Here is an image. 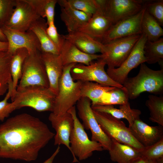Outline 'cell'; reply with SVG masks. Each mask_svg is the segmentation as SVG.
Returning a JSON list of instances; mask_svg holds the SVG:
<instances>
[{
    "instance_id": "cell-32",
    "label": "cell",
    "mask_w": 163,
    "mask_h": 163,
    "mask_svg": "<svg viewBox=\"0 0 163 163\" xmlns=\"http://www.w3.org/2000/svg\"><path fill=\"white\" fill-rule=\"evenodd\" d=\"M145 104L149 111V120L163 126V97L150 95Z\"/></svg>"
},
{
    "instance_id": "cell-8",
    "label": "cell",
    "mask_w": 163,
    "mask_h": 163,
    "mask_svg": "<svg viewBox=\"0 0 163 163\" xmlns=\"http://www.w3.org/2000/svg\"><path fill=\"white\" fill-rule=\"evenodd\" d=\"M106 65L102 58L88 65L76 64L71 69V75L75 81L92 82L111 87H123V85L113 80L108 75L105 70Z\"/></svg>"
},
{
    "instance_id": "cell-21",
    "label": "cell",
    "mask_w": 163,
    "mask_h": 163,
    "mask_svg": "<svg viewBox=\"0 0 163 163\" xmlns=\"http://www.w3.org/2000/svg\"><path fill=\"white\" fill-rule=\"evenodd\" d=\"M65 39L82 52L89 54L102 53L104 44L88 34L80 31L64 35Z\"/></svg>"
},
{
    "instance_id": "cell-28",
    "label": "cell",
    "mask_w": 163,
    "mask_h": 163,
    "mask_svg": "<svg viewBox=\"0 0 163 163\" xmlns=\"http://www.w3.org/2000/svg\"><path fill=\"white\" fill-rule=\"evenodd\" d=\"M142 34L148 41L154 42L163 35V29L159 24L146 11L143 16L141 24Z\"/></svg>"
},
{
    "instance_id": "cell-30",
    "label": "cell",
    "mask_w": 163,
    "mask_h": 163,
    "mask_svg": "<svg viewBox=\"0 0 163 163\" xmlns=\"http://www.w3.org/2000/svg\"><path fill=\"white\" fill-rule=\"evenodd\" d=\"M144 54L146 62L153 64L158 62L162 65L163 60V38L154 42L147 40L145 44Z\"/></svg>"
},
{
    "instance_id": "cell-20",
    "label": "cell",
    "mask_w": 163,
    "mask_h": 163,
    "mask_svg": "<svg viewBox=\"0 0 163 163\" xmlns=\"http://www.w3.org/2000/svg\"><path fill=\"white\" fill-rule=\"evenodd\" d=\"M59 55L64 66L72 63L88 65L94 60L103 57L101 54L85 53L66 40L60 51Z\"/></svg>"
},
{
    "instance_id": "cell-42",
    "label": "cell",
    "mask_w": 163,
    "mask_h": 163,
    "mask_svg": "<svg viewBox=\"0 0 163 163\" xmlns=\"http://www.w3.org/2000/svg\"><path fill=\"white\" fill-rule=\"evenodd\" d=\"M8 48L7 42L0 41V51H7Z\"/></svg>"
},
{
    "instance_id": "cell-45",
    "label": "cell",
    "mask_w": 163,
    "mask_h": 163,
    "mask_svg": "<svg viewBox=\"0 0 163 163\" xmlns=\"http://www.w3.org/2000/svg\"><path fill=\"white\" fill-rule=\"evenodd\" d=\"M148 163H158L155 160H148Z\"/></svg>"
},
{
    "instance_id": "cell-19",
    "label": "cell",
    "mask_w": 163,
    "mask_h": 163,
    "mask_svg": "<svg viewBox=\"0 0 163 163\" xmlns=\"http://www.w3.org/2000/svg\"><path fill=\"white\" fill-rule=\"evenodd\" d=\"M49 83V88L56 95L59 84L62 75L64 66L59 55L41 52Z\"/></svg>"
},
{
    "instance_id": "cell-38",
    "label": "cell",
    "mask_w": 163,
    "mask_h": 163,
    "mask_svg": "<svg viewBox=\"0 0 163 163\" xmlns=\"http://www.w3.org/2000/svg\"><path fill=\"white\" fill-rule=\"evenodd\" d=\"M47 33L52 41L60 51L66 40L64 35L59 34L54 22L48 25Z\"/></svg>"
},
{
    "instance_id": "cell-26",
    "label": "cell",
    "mask_w": 163,
    "mask_h": 163,
    "mask_svg": "<svg viewBox=\"0 0 163 163\" xmlns=\"http://www.w3.org/2000/svg\"><path fill=\"white\" fill-rule=\"evenodd\" d=\"M29 54L26 49L22 48L17 49L11 55L10 70L12 79V95L16 91L18 82L21 76L24 62Z\"/></svg>"
},
{
    "instance_id": "cell-6",
    "label": "cell",
    "mask_w": 163,
    "mask_h": 163,
    "mask_svg": "<svg viewBox=\"0 0 163 163\" xmlns=\"http://www.w3.org/2000/svg\"><path fill=\"white\" fill-rule=\"evenodd\" d=\"M93 110L101 127L111 139L129 145L139 152L143 150L144 147L136 140L129 127L120 119L108 113Z\"/></svg>"
},
{
    "instance_id": "cell-10",
    "label": "cell",
    "mask_w": 163,
    "mask_h": 163,
    "mask_svg": "<svg viewBox=\"0 0 163 163\" xmlns=\"http://www.w3.org/2000/svg\"><path fill=\"white\" fill-rule=\"evenodd\" d=\"M76 104L78 116L82 121L84 128L91 131V140L100 143L103 150L109 151L111 139L104 132L97 122L91 107V100L88 98L82 97Z\"/></svg>"
},
{
    "instance_id": "cell-18",
    "label": "cell",
    "mask_w": 163,
    "mask_h": 163,
    "mask_svg": "<svg viewBox=\"0 0 163 163\" xmlns=\"http://www.w3.org/2000/svg\"><path fill=\"white\" fill-rule=\"evenodd\" d=\"M60 7V17L68 33L80 31L92 16L72 8L67 0H57Z\"/></svg>"
},
{
    "instance_id": "cell-25",
    "label": "cell",
    "mask_w": 163,
    "mask_h": 163,
    "mask_svg": "<svg viewBox=\"0 0 163 163\" xmlns=\"http://www.w3.org/2000/svg\"><path fill=\"white\" fill-rule=\"evenodd\" d=\"M48 25L44 18H40L32 25L30 30L37 37L40 45L41 52L59 55V52L49 37L46 32Z\"/></svg>"
},
{
    "instance_id": "cell-22",
    "label": "cell",
    "mask_w": 163,
    "mask_h": 163,
    "mask_svg": "<svg viewBox=\"0 0 163 163\" xmlns=\"http://www.w3.org/2000/svg\"><path fill=\"white\" fill-rule=\"evenodd\" d=\"M113 25L107 17L99 11L93 15L86 24L79 31L100 42Z\"/></svg>"
},
{
    "instance_id": "cell-35",
    "label": "cell",
    "mask_w": 163,
    "mask_h": 163,
    "mask_svg": "<svg viewBox=\"0 0 163 163\" xmlns=\"http://www.w3.org/2000/svg\"><path fill=\"white\" fill-rule=\"evenodd\" d=\"M141 156L147 160H156L163 157V138L155 144L144 147L140 152Z\"/></svg>"
},
{
    "instance_id": "cell-11",
    "label": "cell",
    "mask_w": 163,
    "mask_h": 163,
    "mask_svg": "<svg viewBox=\"0 0 163 163\" xmlns=\"http://www.w3.org/2000/svg\"><path fill=\"white\" fill-rule=\"evenodd\" d=\"M147 40L145 36L142 34L131 53L121 66L117 68L107 69L106 72L113 80L123 85L132 70L146 62L144 48Z\"/></svg>"
},
{
    "instance_id": "cell-39",
    "label": "cell",
    "mask_w": 163,
    "mask_h": 163,
    "mask_svg": "<svg viewBox=\"0 0 163 163\" xmlns=\"http://www.w3.org/2000/svg\"><path fill=\"white\" fill-rule=\"evenodd\" d=\"M57 0H47L44 10V18H46L48 25L54 22L55 8Z\"/></svg>"
},
{
    "instance_id": "cell-2",
    "label": "cell",
    "mask_w": 163,
    "mask_h": 163,
    "mask_svg": "<svg viewBox=\"0 0 163 163\" xmlns=\"http://www.w3.org/2000/svg\"><path fill=\"white\" fill-rule=\"evenodd\" d=\"M136 76L128 78L123 85L127 90L129 99H134L140 94L147 92L155 94L163 92V69L153 70L144 63L140 65Z\"/></svg>"
},
{
    "instance_id": "cell-43",
    "label": "cell",
    "mask_w": 163,
    "mask_h": 163,
    "mask_svg": "<svg viewBox=\"0 0 163 163\" xmlns=\"http://www.w3.org/2000/svg\"><path fill=\"white\" fill-rule=\"evenodd\" d=\"M132 163H148V160L141 156L135 160Z\"/></svg>"
},
{
    "instance_id": "cell-27",
    "label": "cell",
    "mask_w": 163,
    "mask_h": 163,
    "mask_svg": "<svg viewBox=\"0 0 163 163\" xmlns=\"http://www.w3.org/2000/svg\"><path fill=\"white\" fill-rule=\"evenodd\" d=\"M115 88L94 82H82L81 97L89 98L91 101V106L96 105L104 93Z\"/></svg>"
},
{
    "instance_id": "cell-44",
    "label": "cell",
    "mask_w": 163,
    "mask_h": 163,
    "mask_svg": "<svg viewBox=\"0 0 163 163\" xmlns=\"http://www.w3.org/2000/svg\"><path fill=\"white\" fill-rule=\"evenodd\" d=\"M0 41L7 42V38L0 28Z\"/></svg>"
},
{
    "instance_id": "cell-3",
    "label": "cell",
    "mask_w": 163,
    "mask_h": 163,
    "mask_svg": "<svg viewBox=\"0 0 163 163\" xmlns=\"http://www.w3.org/2000/svg\"><path fill=\"white\" fill-rule=\"evenodd\" d=\"M56 96L49 88L34 85L16 90L11 99L15 110L28 107L38 112H52Z\"/></svg>"
},
{
    "instance_id": "cell-17",
    "label": "cell",
    "mask_w": 163,
    "mask_h": 163,
    "mask_svg": "<svg viewBox=\"0 0 163 163\" xmlns=\"http://www.w3.org/2000/svg\"><path fill=\"white\" fill-rule=\"evenodd\" d=\"M48 119L56 132L54 137V145H63L71 152L70 139L74 126L71 114L68 112L61 115L51 112Z\"/></svg>"
},
{
    "instance_id": "cell-24",
    "label": "cell",
    "mask_w": 163,
    "mask_h": 163,
    "mask_svg": "<svg viewBox=\"0 0 163 163\" xmlns=\"http://www.w3.org/2000/svg\"><path fill=\"white\" fill-rule=\"evenodd\" d=\"M111 139V145L108 151L112 161L117 163H132L141 156L140 152L134 148Z\"/></svg>"
},
{
    "instance_id": "cell-15",
    "label": "cell",
    "mask_w": 163,
    "mask_h": 163,
    "mask_svg": "<svg viewBox=\"0 0 163 163\" xmlns=\"http://www.w3.org/2000/svg\"><path fill=\"white\" fill-rule=\"evenodd\" d=\"M40 17L27 0H16L12 14L4 26L14 30L26 32Z\"/></svg>"
},
{
    "instance_id": "cell-16",
    "label": "cell",
    "mask_w": 163,
    "mask_h": 163,
    "mask_svg": "<svg viewBox=\"0 0 163 163\" xmlns=\"http://www.w3.org/2000/svg\"><path fill=\"white\" fill-rule=\"evenodd\" d=\"M129 128L135 138L144 147L150 146L163 138V126H150L140 118L135 120Z\"/></svg>"
},
{
    "instance_id": "cell-7",
    "label": "cell",
    "mask_w": 163,
    "mask_h": 163,
    "mask_svg": "<svg viewBox=\"0 0 163 163\" xmlns=\"http://www.w3.org/2000/svg\"><path fill=\"white\" fill-rule=\"evenodd\" d=\"M34 85L49 87V81L40 51L29 53L26 59L16 90Z\"/></svg>"
},
{
    "instance_id": "cell-31",
    "label": "cell",
    "mask_w": 163,
    "mask_h": 163,
    "mask_svg": "<svg viewBox=\"0 0 163 163\" xmlns=\"http://www.w3.org/2000/svg\"><path fill=\"white\" fill-rule=\"evenodd\" d=\"M129 97L126 89L124 87L115 88L104 94L97 105L124 104L129 102Z\"/></svg>"
},
{
    "instance_id": "cell-23",
    "label": "cell",
    "mask_w": 163,
    "mask_h": 163,
    "mask_svg": "<svg viewBox=\"0 0 163 163\" xmlns=\"http://www.w3.org/2000/svg\"><path fill=\"white\" fill-rule=\"evenodd\" d=\"M92 109L95 111L110 114L118 119H125L131 125L136 119L140 118L141 114L140 110L131 108L130 104L120 105L119 108L114 107L113 105H95L91 106Z\"/></svg>"
},
{
    "instance_id": "cell-9",
    "label": "cell",
    "mask_w": 163,
    "mask_h": 163,
    "mask_svg": "<svg viewBox=\"0 0 163 163\" xmlns=\"http://www.w3.org/2000/svg\"><path fill=\"white\" fill-rule=\"evenodd\" d=\"M140 35L129 36L103 44L102 58L108 68H117L121 66L131 53Z\"/></svg>"
},
{
    "instance_id": "cell-14",
    "label": "cell",
    "mask_w": 163,
    "mask_h": 163,
    "mask_svg": "<svg viewBox=\"0 0 163 163\" xmlns=\"http://www.w3.org/2000/svg\"><path fill=\"white\" fill-rule=\"evenodd\" d=\"M5 36L8 44L7 52L11 55L17 49L24 48L29 53L41 52L40 43L31 30L21 32L9 29L5 26L0 28Z\"/></svg>"
},
{
    "instance_id": "cell-37",
    "label": "cell",
    "mask_w": 163,
    "mask_h": 163,
    "mask_svg": "<svg viewBox=\"0 0 163 163\" xmlns=\"http://www.w3.org/2000/svg\"><path fill=\"white\" fill-rule=\"evenodd\" d=\"M12 90V84L11 83L9 85L7 92L4 99L0 101V121L2 122L15 110L12 103L8 102V100L11 98Z\"/></svg>"
},
{
    "instance_id": "cell-36",
    "label": "cell",
    "mask_w": 163,
    "mask_h": 163,
    "mask_svg": "<svg viewBox=\"0 0 163 163\" xmlns=\"http://www.w3.org/2000/svg\"><path fill=\"white\" fill-rule=\"evenodd\" d=\"M16 0H0V28L5 26L10 18Z\"/></svg>"
},
{
    "instance_id": "cell-29",
    "label": "cell",
    "mask_w": 163,
    "mask_h": 163,
    "mask_svg": "<svg viewBox=\"0 0 163 163\" xmlns=\"http://www.w3.org/2000/svg\"><path fill=\"white\" fill-rule=\"evenodd\" d=\"M11 56L7 51H0V96L8 91L12 82L10 70Z\"/></svg>"
},
{
    "instance_id": "cell-13",
    "label": "cell",
    "mask_w": 163,
    "mask_h": 163,
    "mask_svg": "<svg viewBox=\"0 0 163 163\" xmlns=\"http://www.w3.org/2000/svg\"><path fill=\"white\" fill-rule=\"evenodd\" d=\"M146 1L106 0L102 12L114 24L138 13L145 7Z\"/></svg>"
},
{
    "instance_id": "cell-1",
    "label": "cell",
    "mask_w": 163,
    "mask_h": 163,
    "mask_svg": "<svg viewBox=\"0 0 163 163\" xmlns=\"http://www.w3.org/2000/svg\"><path fill=\"white\" fill-rule=\"evenodd\" d=\"M55 134L39 118L23 113L0 125V158L35 160Z\"/></svg>"
},
{
    "instance_id": "cell-5",
    "label": "cell",
    "mask_w": 163,
    "mask_h": 163,
    "mask_svg": "<svg viewBox=\"0 0 163 163\" xmlns=\"http://www.w3.org/2000/svg\"><path fill=\"white\" fill-rule=\"evenodd\" d=\"M68 112L71 114L74 121V126L70 139L73 162H78L76 157L79 160H83L91 157L94 151H102L103 149L100 143L89 139L82 124L77 116L75 106Z\"/></svg>"
},
{
    "instance_id": "cell-41",
    "label": "cell",
    "mask_w": 163,
    "mask_h": 163,
    "mask_svg": "<svg viewBox=\"0 0 163 163\" xmlns=\"http://www.w3.org/2000/svg\"><path fill=\"white\" fill-rule=\"evenodd\" d=\"M60 150V147L59 146H58V147L52 155L42 163H53V161L59 152Z\"/></svg>"
},
{
    "instance_id": "cell-34",
    "label": "cell",
    "mask_w": 163,
    "mask_h": 163,
    "mask_svg": "<svg viewBox=\"0 0 163 163\" xmlns=\"http://www.w3.org/2000/svg\"><path fill=\"white\" fill-rule=\"evenodd\" d=\"M146 11L161 26L163 25V0L146 1Z\"/></svg>"
},
{
    "instance_id": "cell-12",
    "label": "cell",
    "mask_w": 163,
    "mask_h": 163,
    "mask_svg": "<svg viewBox=\"0 0 163 163\" xmlns=\"http://www.w3.org/2000/svg\"><path fill=\"white\" fill-rule=\"evenodd\" d=\"M145 7L137 13L113 24L100 42L106 44L119 39L142 34L141 24Z\"/></svg>"
},
{
    "instance_id": "cell-40",
    "label": "cell",
    "mask_w": 163,
    "mask_h": 163,
    "mask_svg": "<svg viewBox=\"0 0 163 163\" xmlns=\"http://www.w3.org/2000/svg\"><path fill=\"white\" fill-rule=\"evenodd\" d=\"M37 13L44 18V10L47 0H27Z\"/></svg>"
},
{
    "instance_id": "cell-4",
    "label": "cell",
    "mask_w": 163,
    "mask_h": 163,
    "mask_svg": "<svg viewBox=\"0 0 163 163\" xmlns=\"http://www.w3.org/2000/svg\"><path fill=\"white\" fill-rule=\"evenodd\" d=\"M75 64L64 66L52 112L56 115H61L67 112L81 97L82 82L74 81L70 73L71 69Z\"/></svg>"
},
{
    "instance_id": "cell-33",
    "label": "cell",
    "mask_w": 163,
    "mask_h": 163,
    "mask_svg": "<svg viewBox=\"0 0 163 163\" xmlns=\"http://www.w3.org/2000/svg\"><path fill=\"white\" fill-rule=\"evenodd\" d=\"M73 8L91 16L101 12L97 0H67Z\"/></svg>"
}]
</instances>
